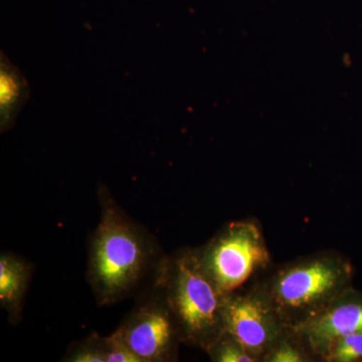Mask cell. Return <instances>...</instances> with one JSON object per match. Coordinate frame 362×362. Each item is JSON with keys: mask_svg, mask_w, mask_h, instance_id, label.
<instances>
[{"mask_svg": "<svg viewBox=\"0 0 362 362\" xmlns=\"http://www.w3.org/2000/svg\"><path fill=\"white\" fill-rule=\"evenodd\" d=\"M100 221L90 238L88 283L100 306H110L148 288L168 255L156 237L131 218L109 188L98 185Z\"/></svg>", "mask_w": 362, "mask_h": 362, "instance_id": "6da1fadb", "label": "cell"}, {"mask_svg": "<svg viewBox=\"0 0 362 362\" xmlns=\"http://www.w3.org/2000/svg\"><path fill=\"white\" fill-rule=\"evenodd\" d=\"M354 276V265L344 255L321 251L271 268L255 283L283 325L296 329L351 287Z\"/></svg>", "mask_w": 362, "mask_h": 362, "instance_id": "7a4b0ae2", "label": "cell"}, {"mask_svg": "<svg viewBox=\"0 0 362 362\" xmlns=\"http://www.w3.org/2000/svg\"><path fill=\"white\" fill-rule=\"evenodd\" d=\"M154 282L160 287L183 343L206 351L225 332V294L204 271L195 249L166 257Z\"/></svg>", "mask_w": 362, "mask_h": 362, "instance_id": "3957f363", "label": "cell"}, {"mask_svg": "<svg viewBox=\"0 0 362 362\" xmlns=\"http://www.w3.org/2000/svg\"><path fill=\"white\" fill-rule=\"evenodd\" d=\"M195 252L206 275L225 295L252 285L272 268L262 226L251 218L226 223Z\"/></svg>", "mask_w": 362, "mask_h": 362, "instance_id": "277c9868", "label": "cell"}, {"mask_svg": "<svg viewBox=\"0 0 362 362\" xmlns=\"http://www.w3.org/2000/svg\"><path fill=\"white\" fill-rule=\"evenodd\" d=\"M115 332L139 362L178 361L180 327L156 282L140 293L134 308Z\"/></svg>", "mask_w": 362, "mask_h": 362, "instance_id": "5b68a950", "label": "cell"}, {"mask_svg": "<svg viewBox=\"0 0 362 362\" xmlns=\"http://www.w3.org/2000/svg\"><path fill=\"white\" fill-rule=\"evenodd\" d=\"M223 323L230 333L259 362L286 329L256 283L225 296Z\"/></svg>", "mask_w": 362, "mask_h": 362, "instance_id": "8992f818", "label": "cell"}, {"mask_svg": "<svg viewBox=\"0 0 362 362\" xmlns=\"http://www.w3.org/2000/svg\"><path fill=\"white\" fill-rule=\"evenodd\" d=\"M317 361H322L335 340L362 332V293L350 287L313 319L296 329Z\"/></svg>", "mask_w": 362, "mask_h": 362, "instance_id": "52a82bcc", "label": "cell"}, {"mask_svg": "<svg viewBox=\"0 0 362 362\" xmlns=\"http://www.w3.org/2000/svg\"><path fill=\"white\" fill-rule=\"evenodd\" d=\"M33 267L13 252L0 256V306L9 321L16 325L21 320L23 303L32 280Z\"/></svg>", "mask_w": 362, "mask_h": 362, "instance_id": "ba28073f", "label": "cell"}, {"mask_svg": "<svg viewBox=\"0 0 362 362\" xmlns=\"http://www.w3.org/2000/svg\"><path fill=\"white\" fill-rule=\"evenodd\" d=\"M30 98V86L18 66L0 52V132L13 127Z\"/></svg>", "mask_w": 362, "mask_h": 362, "instance_id": "9c48e42d", "label": "cell"}, {"mask_svg": "<svg viewBox=\"0 0 362 362\" xmlns=\"http://www.w3.org/2000/svg\"><path fill=\"white\" fill-rule=\"evenodd\" d=\"M68 362H139L116 332L109 337L90 333L71 345L64 356Z\"/></svg>", "mask_w": 362, "mask_h": 362, "instance_id": "30bf717a", "label": "cell"}, {"mask_svg": "<svg viewBox=\"0 0 362 362\" xmlns=\"http://www.w3.org/2000/svg\"><path fill=\"white\" fill-rule=\"evenodd\" d=\"M317 361L296 331L286 328L267 352L263 362Z\"/></svg>", "mask_w": 362, "mask_h": 362, "instance_id": "8fae6325", "label": "cell"}, {"mask_svg": "<svg viewBox=\"0 0 362 362\" xmlns=\"http://www.w3.org/2000/svg\"><path fill=\"white\" fill-rule=\"evenodd\" d=\"M206 352L214 362H259L237 338L226 331Z\"/></svg>", "mask_w": 362, "mask_h": 362, "instance_id": "7c38bea8", "label": "cell"}, {"mask_svg": "<svg viewBox=\"0 0 362 362\" xmlns=\"http://www.w3.org/2000/svg\"><path fill=\"white\" fill-rule=\"evenodd\" d=\"M323 362H361L362 332L339 337L331 344Z\"/></svg>", "mask_w": 362, "mask_h": 362, "instance_id": "4fadbf2b", "label": "cell"}]
</instances>
